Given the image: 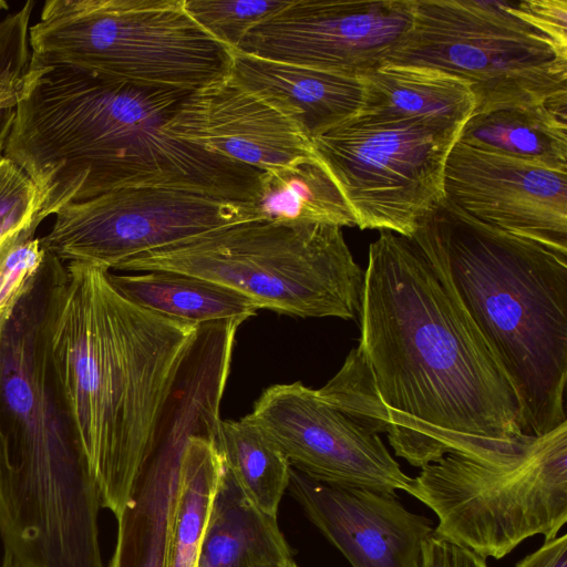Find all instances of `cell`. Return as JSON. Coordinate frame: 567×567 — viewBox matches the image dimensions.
<instances>
[{
    "mask_svg": "<svg viewBox=\"0 0 567 567\" xmlns=\"http://www.w3.org/2000/svg\"><path fill=\"white\" fill-rule=\"evenodd\" d=\"M360 337L318 395L422 468L447 454L505 465L534 436L501 365L408 237L370 244Z\"/></svg>",
    "mask_w": 567,
    "mask_h": 567,
    "instance_id": "1",
    "label": "cell"
},
{
    "mask_svg": "<svg viewBox=\"0 0 567 567\" xmlns=\"http://www.w3.org/2000/svg\"><path fill=\"white\" fill-rule=\"evenodd\" d=\"M190 93L30 61L4 157L33 182L47 217L130 187H181L252 203L262 171L174 136Z\"/></svg>",
    "mask_w": 567,
    "mask_h": 567,
    "instance_id": "2",
    "label": "cell"
},
{
    "mask_svg": "<svg viewBox=\"0 0 567 567\" xmlns=\"http://www.w3.org/2000/svg\"><path fill=\"white\" fill-rule=\"evenodd\" d=\"M66 277L65 262L47 251L0 327V537L7 567H104L101 497L53 360Z\"/></svg>",
    "mask_w": 567,
    "mask_h": 567,
    "instance_id": "3",
    "label": "cell"
},
{
    "mask_svg": "<svg viewBox=\"0 0 567 567\" xmlns=\"http://www.w3.org/2000/svg\"><path fill=\"white\" fill-rule=\"evenodd\" d=\"M52 337L55 370L102 507L131 504L199 327L122 297L103 268L65 262Z\"/></svg>",
    "mask_w": 567,
    "mask_h": 567,
    "instance_id": "4",
    "label": "cell"
},
{
    "mask_svg": "<svg viewBox=\"0 0 567 567\" xmlns=\"http://www.w3.org/2000/svg\"><path fill=\"white\" fill-rule=\"evenodd\" d=\"M410 239L504 371L524 432L540 436L567 422V255L446 199Z\"/></svg>",
    "mask_w": 567,
    "mask_h": 567,
    "instance_id": "5",
    "label": "cell"
},
{
    "mask_svg": "<svg viewBox=\"0 0 567 567\" xmlns=\"http://www.w3.org/2000/svg\"><path fill=\"white\" fill-rule=\"evenodd\" d=\"M388 63L464 80L473 114L567 100V0H415Z\"/></svg>",
    "mask_w": 567,
    "mask_h": 567,
    "instance_id": "6",
    "label": "cell"
},
{
    "mask_svg": "<svg viewBox=\"0 0 567 567\" xmlns=\"http://www.w3.org/2000/svg\"><path fill=\"white\" fill-rule=\"evenodd\" d=\"M116 270H166L233 289L259 309L301 318L358 317L363 271L341 227L248 220L140 254Z\"/></svg>",
    "mask_w": 567,
    "mask_h": 567,
    "instance_id": "7",
    "label": "cell"
},
{
    "mask_svg": "<svg viewBox=\"0 0 567 567\" xmlns=\"http://www.w3.org/2000/svg\"><path fill=\"white\" fill-rule=\"evenodd\" d=\"M29 42L42 64L190 92L227 75L233 59L185 0H48Z\"/></svg>",
    "mask_w": 567,
    "mask_h": 567,
    "instance_id": "8",
    "label": "cell"
},
{
    "mask_svg": "<svg viewBox=\"0 0 567 567\" xmlns=\"http://www.w3.org/2000/svg\"><path fill=\"white\" fill-rule=\"evenodd\" d=\"M406 493L436 514L435 535L484 558L501 559L534 535L551 540L567 523V422L534 436L509 464L447 454L423 466Z\"/></svg>",
    "mask_w": 567,
    "mask_h": 567,
    "instance_id": "9",
    "label": "cell"
},
{
    "mask_svg": "<svg viewBox=\"0 0 567 567\" xmlns=\"http://www.w3.org/2000/svg\"><path fill=\"white\" fill-rule=\"evenodd\" d=\"M458 137L415 120L358 114L311 142L355 226L410 238L444 199L445 163Z\"/></svg>",
    "mask_w": 567,
    "mask_h": 567,
    "instance_id": "10",
    "label": "cell"
},
{
    "mask_svg": "<svg viewBox=\"0 0 567 567\" xmlns=\"http://www.w3.org/2000/svg\"><path fill=\"white\" fill-rule=\"evenodd\" d=\"M42 247L63 262L116 269L125 260L225 226L259 219L252 203L181 187H130L68 204Z\"/></svg>",
    "mask_w": 567,
    "mask_h": 567,
    "instance_id": "11",
    "label": "cell"
},
{
    "mask_svg": "<svg viewBox=\"0 0 567 567\" xmlns=\"http://www.w3.org/2000/svg\"><path fill=\"white\" fill-rule=\"evenodd\" d=\"M414 8L415 0H289L234 51L364 76L388 63L404 41Z\"/></svg>",
    "mask_w": 567,
    "mask_h": 567,
    "instance_id": "12",
    "label": "cell"
},
{
    "mask_svg": "<svg viewBox=\"0 0 567 567\" xmlns=\"http://www.w3.org/2000/svg\"><path fill=\"white\" fill-rule=\"evenodd\" d=\"M250 414L290 466L310 478L386 493L409 491L412 478L402 472L380 435L300 381L267 388Z\"/></svg>",
    "mask_w": 567,
    "mask_h": 567,
    "instance_id": "13",
    "label": "cell"
},
{
    "mask_svg": "<svg viewBox=\"0 0 567 567\" xmlns=\"http://www.w3.org/2000/svg\"><path fill=\"white\" fill-rule=\"evenodd\" d=\"M444 199L471 217L567 255V172L457 141L445 163Z\"/></svg>",
    "mask_w": 567,
    "mask_h": 567,
    "instance_id": "14",
    "label": "cell"
},
{
    "mask_svg": "<svg viewBox=\"0 0 567 567\" xmlns=\"http://www.w3.org/2000/svg\"><path fill=\"white\" fill-rule=\"evenodd\" d=\"M167 131L259 171L288 166L316 154L311 140L290 117L229 74L190 92Z\"/></svg>",
    "mask_w": 567,
    "mask_h": 567,
    "instance_id": "15",
    "label": "cell"
},
{
    "mask_svg": "<svg viewBox=\"0 0 567 567\" xmlns=\"http://www.w3.org/2000/svg\"><path fill=\"white\" fill-rule=\"evenodd\" d=\"M288 488L352 567H420L432 522L409 512L395 493L327 484L292 467Z\"/></svg>",
    "mask_w": 567,
    "mask_h": 567,
    "instance_id": "16",
    "label": "cell"
},
{
    "mask_svg": "<svg viewBox=\"0 0 567 567\" xmlns=\"http://www.w3.org/2000/svg\"><path fill=\"white\" fill-rule=\"evenodd\" d=\"M230 78L271 103L310 138L357 116L361 76L295 65L233 51Z\"/></svg>",
    "mask_w": 567,
    "mask_h": 567,
    "instance_id": "17",
    "label": "cell"
},
{
    "mask_svg": "<svg viewBox=\"0 0 567 567\" xmlns=\"http://www.w3.org/2000/svg\"><path fill=\"white\" fill-rule=\"evenodd\" d=\"M361 78V115L415 120L461 133L475 111L471 85L437 69L385 63Z\"/></svg>",
    "mask_w": 567,
    "mask_h": 567,
    "instance_id": "18",
    "label": "cell"
},
{
    "mask_svg": "<svg viewBox=\"0 0 567 567\" xmlns=\"http://www.w3.org/2000/svg\"><path fill=\"white\" fill-rule=\"evenodd\" d=\"M291 560L277 517L254 506L226 470L199 549V567H278Z\"/></svg>",
    "mask_w": 567,
    "mask_h": 567,
    "instance_id": "19",
    "label": "cell"
},
{
    "mask_svg": "<svg viewBox=\"0 0 567 567\" xmlns=\"http://www.w3.org/2000/svg\"><path fill=\"white\" fill-rule=\"evenodd\" d=\"M106 277L130 302L195 327L230 320L244 322L259 310L246 296L192 275L166 270L115 275L109 270Z\"/></svg>",
    "mask_w": 567,
    "mask_h": 567,
    "instance_id": "20",
    "label": "cell"
},
{
    "mask_svg": "<svg viewBox=\"0 0 567 567\" xmlns=\"http://www.w3.org/2000/svg\"><path fill=\"white\" fill-rule=\"evenodd\" d=\"M458 141L481 151L567 172V100L473 114Z\"/></svg>",
    "mask_w": 567,
    "mask_h": 567,
    "instance_id": "21",
    "label": "cell"
},
{
    "mask_svg": "<svg viewBox=\"0 0 567 567\" xmlns=\"http://www.w3.org/2000/svg\"><path fill=\"white\" fill-rule=\"evenodd\" d=\"M184 445L158 443L117 519L109 567H165L167 524Z\"/></svg>",
    "mask_w": 567,
    "mask_h": 567,
    "instance_id": "22",
    "label": "cell"
},
{
    "mask_svg": "<svg viewBox=\"0 0 567 567\" xmlns=\"http://www.w3.org/2000/svg\"><path fill=\"white\" fill-rule=\"evenodd\" d=\"M225 474L218 437L192 435L179 457L167 524L165 567H193L197 561Z\"/></svg>",
    "mask_w": 567,
    "mask_h": 567,
    "instance_id": "23",
    "label": "cell"
},
{
    "mask_svg": "<svg viewBox=\"0 0 567 567\" xmlns=\"http://www.w3.org/2000/svg\"><path fill=\"white\" fill-rule=\"evenodd\" d=\"M252 206L260 220L276 224L355 226L347 200L317 154L262 171Z\"/></svg>",
    "mask_w": 567,
    "mask_h": 567,
    "instance_id": "24",
    "label": "cell"
},
{
    "mask_svg": "<svg viewBox=\"0 0 567 567\" xmlns=\"http://www.w3.org/2000/svg\"><path fill=\"white\" fill-rule=\"evenodd\" d=\"M218 447L243 495L265 514L277 517L291 466L276 442L249 413L237 421L221 420Z\"/></svg>",
    "mask_w": 567,
    "mask_h": 567,
    "instance_id": "25",
    "label": "cell"
},
{
    "mask_svg": "<svg viewBox=\"0 0 567 567\" xmlns=\"http://www.w3.org/2000/svg\"><path fill=\"white\" fill-rule=\"evenodd\" d=\"M288 1L185 0V9L204 31L234 51L252 28Z\"/></svg>",
    "mask_w": 567,
    "mask_h": 567,
    "instance_id": "26",
    "label": "cell"
},
{
    "mask_svg": "<svg viewBox=\"0 0 567 567\" xmlns=\"http://www.w3.org/2000/svg\"><path fill=\"white\" fill-rule=\"evenodd\" d=\"M45 219L42 198L33 182L13 162L0 161V245Z\"/></svg>",
    "mask_w": 567,
    "mask_h": 567,
    "instance_id": "27",
    "label": "cell"
},
{
    "mask_svg": "<svg viewBox=\"0 0 567 567\" xmlns=\"http://www.w3.org/2000/svg\"><path fill=\"white\" fill-rule=\"evenodd\" d=\"M34 234L24 231L0 245V327L44 261L47 250Z\"/></svg>",
    "mask_w": 567,
    "mask_h": 567,
    "instance_id": "28",
    "label": "cell"
},
{
    "mask_svg": "<svg viewBox=\"0 0 567 567\" xmlns=\"http://www.w3.org/2000/svg\"><path fill=\"white\" fill-rule=\"evenodd\" d=\"M420 567H488L471 548L434 533L422 546Z\"/></svg>",
    "mask_w": 567,
    "mask_h": 567,
    "instance_id": "29",
    "label": "cell"
},
{
    "mask_svg": "<svg viewBox=\"0 0 567 567\" xmlns=\"http://www.w3.org/2000/svg\"><path fill=\"white\" fill-rule=\"evenodd\" d=\"M516 567H567V535L547 540L527 555Z\"/></svg>",
    "mask_w": 567,
    "mask_h": 567,
    "instance_id": "30",
    "label": "cell"
},
{
    "mask_svg": "<svg viewBox=\"0 0 567 567\" xmlns=\"http://www.w3.org/2000/svg\"><path fill=\"white\" fill-rule=\"evenodd\" d=\"M16 103L0 105V161L4 157V150L16 116Z\"/></svg>",
    "mask_w": 567,
    "mask_h": 567,
    "instance_id": "31",
    "label": "cell"
},
{
    "mask_svg": "<svg viewBox=\"0 0 567 567\" xmlns=\"http://www.w3.org/2000/svg\"><path fill=\"white\" fill-rule=\"evenodd\" d=\"M8 7H9V6H8V3H7L6 1L0 0V14H1L3 11L8 10Z\"/></svg>",
    "mask_w": 567,
    "mask_h": 567,
    "instance_id": "32",
    "label": "cell"
},
{
    "mask_svg": "<svg viewBox=\"0 0 567 567\" xmlns=\"http://www.w3.org/2000/svg\"><path fill=\"white\" fill-rule=\"evenodd\" d=\"M278 567H298V566L296 565V563L293 560H291V561H289L287 564L278 566Z\"/></svg>",
    "mask_w": 567,
    "mask_h": 567,
    "instance_id": "33",
    "label": "cell"
},
{
    "mask_svg": "<svg viewBox=\"0 0 567 567\" xmlns=\"http://www.w3.org/2000/svg\"><path fill=\"white\" fill-rule=\"evenodd\" d=\"M193 567H199L198 561H196Z\"/></svg>",
    "mask_w": 567,
    "mask_h": 567,
    "instance_id": "34",
    "label": "cell"
},
{
    "mask_svg": "<svg viewBox=\"0 0 567 567\" xmlns=\"http://www.w3.org/2000/svg\"><path fill=\"white\" fill-rule=\"evenodd\" d=\"M0 567H7V566L1 565Z\"/></svg>",
    "mask_w": 567,
    "mask_h": 567,
    "instance_id": "35",
    "label": "cell"
}]
</instances>
